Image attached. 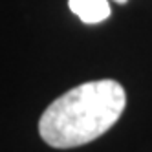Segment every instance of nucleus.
Returning <instances> with one entry per match:
<instances>
[{
  "mask_svg": "<svg viewBox=\"0 0 152 152\" xmlns=\"http://www.w3.org/2000/svg\"><path fill=\"white\" fill-rule=\"evenodd\" d=\"M126 106L125 88L117 81H90L53 101L39 121L40 137L53 148L86 145L108 132Z\"/></svg>",
  "mask_w": 152,
  "mask_h": 152,
  "instance_id": "nucleus-1",
  "label": "nucleus"
},
{
  "mask_svg": "<svg viewBox=\"0 0 152 152\" xmlns=\"http://www.w3.org/2000/svg\"><path fill=\"white\" fill-rule=\"evenodd\" d=\"M68 6L84 24H99L112 13L108 0H68Z\"/></svg>",
  "mask_w": 152,
  "mask_h": 152,
  "instance_id": "nucleus-2",
  "label": "nucleus"
},
{
  "mask_svg": "<svg viewBox=\"0 0 152 152\" xmlns=\"http://www.w3.org/2000/svg\"><path fill=\"white\" fill-rule=\"evenodd\" d=\"M114 2H117V4H126L128 0H114Z\"/></svg>",
  "mask_w": 152,
  "mask_h": 152,
  "instance_id": "nucleus-3",
  "label": "nucleus"
}]
</instances>
